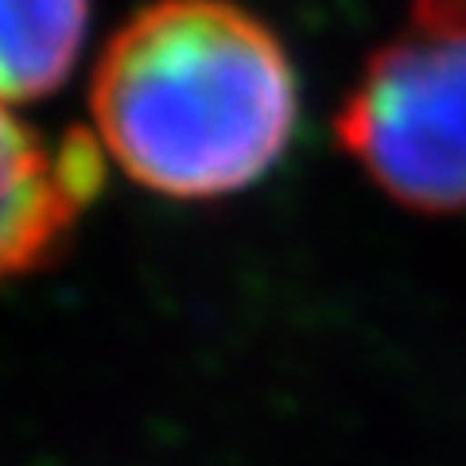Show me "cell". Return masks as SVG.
Segmentation results:
<instances>
[{
  "label": "cell",
  "mask_w": 466,
  "mask_h": 466,
  "mask_svg": "<svg viewBox=\"0 0 466 466\" xmlns=\"http://www.w3.org/2000/svg\"><path fill=\"white\" fill-rule=\"evenodd\" d=\"M97 144L167 198H226L280 164L299 125L284 39L238 0H152L97 58Z\"/></svg>",
  "instance_id": "cell-1"
},
{
  "label": "cell",
  "mask_w": 466,
  "mask_h": 466,
  "mask_svg": "<svg viewBox=\"0 0 466 466\" xmlns=\"http://www.w3.org/2000/svg\"><path fill=\"white\" fill-rule=\"evenodd\" d=\"M334 140L397 207L466 210V0H412L334 113Z\"/></svg>",
  "instance_id": "cell-2"
},
{
  "label": "cell",
  "mask_w": 466,
  "mask_h": 466,
  "mask_svg": "<svg viewBox=\"0 0 466 466\" xmlns=\"http://www.w3.org/2000/svg\"><path fill=\"white\" fill-rule=\"evenodd\" d=\"M101 191V144L75 128L47 144L0 106V284L47 268Z\"/></svg>",
  "instance_id": "cell-3"
},
{
  "label": "cell",
  "mask_w": 466,
  "mask_h": 466,
  "mask_svg": "<svg viewBox=\"0 0 466 466\" xmlns=\"http://www.w3.org/2000/svg\"><path fill=\"white\" fill-rule=\"evenodd\" d=\"M90 0H0V106L55 94L70 78Z\"/></svg>",
  "instance_id": "cell-4"
}]
</instances>
